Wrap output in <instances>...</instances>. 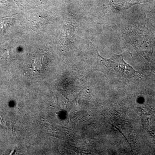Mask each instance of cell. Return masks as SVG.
Wrapping results in <instances>:
<instances>
[{
	"label": "cell",
	"instance_id": "6da1fadb",
	"mask_svg": "<svg viewBox=\"0 0 155 155\" xmlns=\"http://www.w3.org/2000/svg\"><path fill=\"white\" fill-rule=\"evenodd\" d=\"M123 54L114 55L110 59H104L107 61L110 67L122 76L127 78H140L141 75L135 71L131 66L126 64L123 59Z\"/></svg>",
	"mask_w": 155,
	"mask_h": 155
},
{
	"label": "cell",
	"instance_id": "7a4b0ae2",
	"mask_svg": "<svg viewBox=\"0 0 155 155\" xmlns=\"http://www.w3.org/2000/svg\"><path fill=\"white\" fill-rule=\"evenodd\" d=\"M116 8L125 10L129 8L134 5L148 2V0H111Z\"/></svg>",
	"mask_w": 155,
	"mask_h": 155
}]
</instances>
